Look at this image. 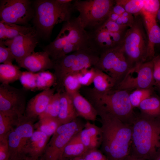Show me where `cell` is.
Listing matches in <instances>:
<instances>
[{
    "label": "cell",
    "instance_id": "11",
    "mask_svg": "<svg viewBox=\"0 0 160 160\" xmlns=\"http://www.w3.org/2000/svg\"><path fill=\"white\" fill-rule=\"evenodd\" d=\"M35 11L29 0H1V20L22 25H27L33 18Z\"/></svg>",
    "mask_w": 160,
    "mask_h": 160
},
{
    "label": "cell",
    "instance_id": "31",
    "mask_svg": "<svg viewBox=\"0 0 160 160\" xmlns=\"http://www.w3.org/2000/svg\"><path fill=\"white\" fill-rule=\"evenodd\" d=\"M61 93L57 92L54 94L44 111L39 116V119L45 117L57 119L60 108Z\"/></svg>",
    "mask_w": 160,
    "mask_h": 160
},
{
    "label": "cell",
    "instance_id": "18",
    "mask_svg": "<svg viewBox=\"0 0 160 160\" xmlns=\"http://www.w3.org/2000/svg\"><path fill=\"white\" fill-rule=\"evenodd\" d=\"M55 90V87L49 88L32 97L26 105L25 115L28 118L36 119L44 111Z\"/></svg>",
    "mask_w": 160,
    "mask_h": 160
},
{
    "label": "cell",
    "instance_id": "44",
    "mask_svg": "<svg viewBox=\"0 0 160 160\" xmlns=\"http://www.w3.org/2000/svg\"><path fill=\"white\" fill-rule=\"evenodd\" d=\"M24 160H40L39 159H36L33 158L29 156H26Z\"/></svg>",
    "mask_w": 160,
    "mask_h": 160
},
{
    "label": "cell",
    "instance_id": "35",
    "mask_svg": "<svg viewBox=\"0 0 160 160\" xmlns=\"http://www.w3.org/2000/svg\"><path fill=\"white\" fill-rule=\"evenodd\" d=\"M108 19L115 22L120 25L125 26L129 28L132 25L135 19L133 15L126 11L119 15L111 12Z\"/></svg>",
    "mask_w": 160,
    "mask_h": 160
},
{
    "label": "cell",
    "instance_id": "25",
    "mask_svg": "<svg viewBox=\"0 0 160 160\" xmlns=\"http://www.w3.org/2000/svg\"><path fill=\"white\" fill-rule=\"evenodd\" d=\"M138 108L142 116L152 118L160 117V98L153 95L142 102Z\"/></svg>",
    "mask_w": 160,
    "mask_h": 160
},
{
    "label": "cell",
    "instance_id": "28",
    "mask_svg": "<svg viewBox=\"0 0 160 160\" xmlns=\"http://www.w3.org/2000/svg\"><path fill=\"white\" fill-rule=\"evenodd\" d=\"M22 116L0 112V138L7 136L17 125Z\"/></svg>",
    "mask_w": 160,
    "mask_h": 160
},
{
    "label": "cell",
    "instance_id": "12",
    "mask_svg": "<svg viewBox=\"0 0 160 160\" xmlns=\"http://www.w3.org/2000/svg\"><path fill=\"white\" fill-rule=\"evenodd\" d=\"M153 69V60L130 69L123 79L114 89L132 91L136 89L153 87L156 84Z\"/></svg>",
    "mask_w": 160,
    "mask_h": 160
},
{
    "label": "cell",
    "instance_id": "5",
    "mask_svg": "<svg viewBox=\"0 0 160 160\" xmlns=\"http://www.w3.org/2000/svg\"><path fill=\"white\" fill-rule=\"evenodd\" d=\"M85 90L87 100L93 106L101 107L123 122L132 125L137 114L129 98L131 91L113 89L105 92H100L93 88Z\"/></svg>",
    "mask_w": 160,
    "mask_h": 160
},
{
    "label": "cell",
    "instance_id": "34",
    "mask_svg": "<svg viewBox=\"0 0 160 160\" xmlns=\"http://www.w3.org/2000/svg\"><path fill=\"white\" fill-rule=\"evenodd\" d=\"M78 73L68 74L64 79L63 87L65 92L69 95L79 92L81 87L79 79Z\"/></svg>",
    "mask_w": 160,
    "mask_h": 160
},
{
    "label": "cell",
    "instance_id": "7",
    "mask_svg": "<svg viewBox=\"0 0 160 160\" xmlns=\"http://www.w3.org/2000/svg\"><path fill=\"white\" fill-rule=\"evenodd\" d=\"M115 3L113 0H77L73 2L75 10L79 13L78 17L82 25L89 30L108 19Z\"/></svg>",
    "mask_w": 160,
    "mask_h": 160
},
{
    "label": "cell",
    "instance_id": "47",
    "mask_svg": "<svg viewBox=\"0 0 160 160\" xmlns=\"http://www.w3.org/2000/svg\"><path fill=\"white\" fill-rule=\"evenodd\" d=\"M71 160H74L73 159H71Z\"/></svg>",
    "mask_w": 160,
    "mask_h": 160
},
{
    "label": "cell",
    "instance_id": "10",
    "mask_svg": "<svg viewBox=\"0 0 160 160\" xmlns=\"http://www.w3.org/2000/svg\"><path fill=\"white\" fill-rule=\"evenodd\" d=\"M36 119L25 115L22 116L17 125L7 135L11 160H24L26 156L24 150L28 139L34 132Z\"/></svg>",
    "mask_w": 160,
    "mask_h": 160
},
{
    "label": "cell",
    "instance_id": "9",
    "mask_svg": "<svg viewBox=\"0 0 160 160\" xmlns=\"http://www.w3.org/2000/svg\"><path fill=\"white\" fill-rule=\"evenodd\" d=\"M93 67L110 76L116 85L123 79L131 69L121 45L101 53Z\"/></svg>",
    "mask_w": 160,
    "mask_h": 160
},
{
    "label": "cell",
    "instance_id": "36",
    "mask_svg": "<svg viewBox=\"0 0 160 160\" xmlns=\"http://www.w3.org/2000/svg\"><path fill=\"white\" fill-rule=\"evenodd\" d=\"M160 7L159 0H144L141 15L143 16L155 17Z\"/></svg>",
    "mask_w": 160,
    "mask_h": 160
},
{
    "label": "cell",
    "instance_id": "32",
    "mask_svg": "<svg viewBox=\"0 0 160 160\" xmlns=\"http://www.w3.org/2000/svg\"><path fill=\"white\" fill-rule=\"evenodd\" d=\"M153 87L145 89H138L131 91L129 98L133 108H137L140 103L146 99L153 95Z\"/></svg>",
    "mask_w": 160,
    "mask_h": 160
},
{
    "label": "cell",
    "instance_id": "4",
    "mask_svg": "<svg viewBox=\"0 0 160 160\" xmlns=\"http://www.w3.org/2000/svg\"><path fill=\"white\" fill-rule=\"evenodd\" d=\"M90 48L88 31L78 17L64 22L56 38L43 47L52 61L76 51Z\"/></svg>",
    "mask_w": 160,
    "mask_h": 160
},
{
    "label": "cell",
    "instance_id": "1",
    "mask_svg": "<svg viewBox=\"0 0 160 160\" xmlns=\"http://www.w3.org/2000/svg\"><path fill=\"white\" fill-rule=\"evenodd\" d=\"M101 124V149L108 160H123L129 155L132 125L125 123L103 108L94 106Z\"/></svg>",
    "mask_w": 160,
    "mask_h": 160
},
{
    "label": "cell",
    "instance_id": "13",
    "mask_svg": "<svg viewBox=\"0 0 160 160\" xmlns=\"http://www.w3.org/2000/svg\"><path fill=\"white\" fill-rule=\"evenodd\" d=\"M26 90L9 84L0 85V112L25 115L26 107Z\"/></svg>",
    "mask_w": 160,
    "mask_h": 160
},
{
    "label": "cell",
    "instance_id": "39",
    "mask_svg": "<svg viewBox=\"0 0 160 160\" xmlns=\"http://www.w3.org/2000/svg\"><path fill=\"white\" fill-rule=\"evenodd\" d=\"M82 156L86 160H108L106 156L97 149L88 150Z\"/></svg>",
    "mask_w": 160,
    "mask_h": 160
},
{
    "label": "cell",
    "instance_id": "22",
    "mask_svg": "<svg viewBox=\"0 0 160 160\" xmlns=\"http://www.w3.org/2000/svg\"><path fill=\"white\" fill-rule=\"evenodd\" d=\"M78 114L70 95L65 91L61 92L60 108L57 119L62 124L69 123L77 118Z\"/></svg>",
    "mask_w": 160,
    "mask_h": 160
},
{
    "label": "cell",
    "instance_id": "8",
    "mask_svg": "<svg viewBox=\"0 0 160 160\" xmlns=\"http://www.w3.org/2000/svg\"><path fill=\"white\" fill-rule=\"evenodd\" d=\"M85 124L77 119L60 126L47 143L40 160H64V148L70 140L84 128Z\"/></svg>",
    "mask_w": 160,
    "mask_h": 160
},
{
    "label": "cell",
    "instance_id": "21",
    "mask_svg": "<svg viewBox=\"0 0 160 160\" xmlns=\"http://www.w3.org/2000/svg\"><path fill=\"white\" fill-rule=\"evenodd\" d=\"M78 116L88 121H95L98 116L97 112L91 103L79 92L69 95Z\"/></svg>",
    "mask_w": 160,
    "mask_h": 160
},
{
    "label": "cell",
    "instance_id": "41",
    "mask_svg": "<svg viewBox=\"0 0 160 160\" xmlns=\"http://www.w3.org/2000/svg\"><path fill=\"white\" fill-rule=\"evenodd\" d=\"M153 63V76L156 84L160 83V56H155Z\"/></svg>",
    "mask_w": 160,
    "mask_h": 160
},
{
    "label": "cell",
    "instance_id": "14",
    "mask_svg": "<svg viewBox=\"0 0 160 160\" xmlns=\"http://www.w3.org/2000/svg\"><path fill=\"white\" fill-rule=\"evenodd\" d=\"M126 31L113 32L99 25L87 31L89 47L100 55L107 50L121 45Z\"/></svg>",
    "mask_w": 160,
    "mask_h": 160
},
{
    "label": "cell",
    "instance_id": "46",
    "mask_svg": "<svg viewBox=\"0 0 160 160\" xmlns=\"http://www.w3.org/2000/svg\"><path fill=\"white\" fill-rule=\"evenodd\" d=\"M154 160H160V154H159Z\"/></svg>",
    "mask_w": 160,
    "mask_h": 160
},
{
    "label": "cell",
    "instance_id": "17",
    "mask_svg": "<svg viewBox=\"0 0 160 160\" xmlns=\"http://www.w3.org/2000/svg\"><path fill=\"white\" fill-rule=\"evenodd\" d=\"M19 66L32 72H38L53 69V63L48 53L34 51L17 63Z\"/></svg>",
    "mask_w": 160,
    "mask_h": 160
},
{
    "label": "cell",
    "instance_id": "40",
    "mask_svg": "<svg viewBox=\"0 0 160 160\" xmlns=\"http://www.w3.org/2000/svg\"><path fill=\"white\" fill-rule=\"evenodd\" d=\"M7 136L0 138V160L9 159V150Z\"/></svg>",
    "mask_w": 160,
    "mask_h": 160
},
{
    "label": "cell",
    "instance_id": "24",
    "mask_svg": "<svg viewBox=\"0 0 160 160\" xmlns=\"http://www.w3.org/2000/svg\"><path fill=\"white\" fill-rule=\"evenodd\" d=\"M80 132L75 135L65 147L63 153L64 160L82 156L88 150L81 140Z\"/></svg>",
    "mask_w": 160,
    "mask_h": 160
},
{
    "label": "cell",
    "instance_id": "38",
    "mask_svg": "<svg viewBox=\"0 0 160 160\" xmlns=\"http://www.w3.org/2000/svg\"><path fill=\"white\" fill-rule=\"evenodd\" d=\"M15 60V58L10 49L4 44L2 41L0 40V63L12 64Z\"/></svg>",
    "mask_w": 160,
    "mask_h": 160
},
{
    "label": "cell",
    "instance_id": "45",
    "mask_svg": "<svg viewBox=\"0 0 160 160\" xmlns=\"http://www.w3.org/2000/svg\"><path fill=\"white\" fill-rule=\"evenodd\" d=\"M73 159L74 160H86L83 156L76 157Z\"/></svg>",
    "mask_w": 160,
    "mask_h": 160
},
{
    "label": "cell",
    "instance_id": "43",
    "mask_svg": "<svg viewBox=\"0 0 160 160\" xmlns=\"http://www.w3.org/2000/svg\"><path fill=\"white\" fill-rule=\"evenodd\" d=\"M156 20L157 22H159L160 23V7L158 10L156 15Z\"/></svg>",
    "mask_w": 160,
    "mask_h": 160
},
{
    "label": "cell",
    "instance_id": "15",
    "mask_svg": "<svg viewBox=\"0 0 160 160\" xmlns=\"http://www.w3.org/2000/svg\"><path fill=\"white\" fill-rule=\"evenodd\" d=\"M36 30L2 41L12 51L17 63L34 51L38 43Z\"/></svg>",
    "mask_w": 160,
    "mask_h": 160
},
{
    "label": "cell",
    "instance_id": "42",
    "mask_svg": "<svg viewBox=\"0 0 160 160\" xmlns=\"http://www.w3.org/2000/svg\"><path fill=\"white\" fill-rule=\"evenodd\" d=\"M123 160H146L145 159L136 157L133 156L129 155L126 156Z\"/></svg>",
    "mask_w": 160,
    "mask_h": 160
},
{
    "label": "cell",
    "instance_id": "3",
    "mask_svg": "<svg viewBox=\"0 0 160 160\" xmlns=\"http://www.w3.org/2000/svg\"><path fill=\"white\" fill-rule=\"evenodd\" d=\"M71 0H37L33 4L35 15L33 22L38 36L46 39L50 36L57 24L71 18L75 10Z\"/></svg>",
    "mask_w": 160,
    "mask_h": 160
},
{
    "label": "cell",
    "instance_id": "20",
    "mask_svg": "<svg viewBox=\"0 0 160 160\" xmlns=\"http://www.w3.org/2000/svg\"><path fill=\"white\" fill-rule=\"evenodd\" d=\"M147 30L148 38V61L155 57V47L160 46V27L157 23L156 18L148 16L143 17Z\"/></svg>",
    "mask_w": 160,
    "mask_h": 160
},
{
    "label": "cell",
    "instance_id": "29",
    "mask_svg": "<svg viewBox=\"0 0 160 160\" xmlns=\"http://www.w3.org/2000/svg\"><path fill=\"white\" fill-rule=\"evenodd\" d=\"M61 125L57 118L45 117L39 119V121L34 124V127L36 130L44 133L49 137Z\"/></svg>",
    "mask_w": 160,
    "mask_h": 160
},
{
    "label": "cell",
    "instance_id": "26",
    "mask_svg": "<svg viewBox=\"0 0 160 160\" xmlns=\"http://www.w3.org/2000/svg\"><path fill=\"white\" fill-rule=\"evenodd\" d=\"M95 68V74L93 82V88L100 92H105L114 89L116 85L114 80L103 71Z\"/></svg>",
    "mask_w": 160,
    "mask_h": 160
},
{
    "label": "cell",
    "instance_id": "23",
    "mask_svg": "<svg viewBox=\"0 0 160 160\" xmlns=\"http://www.w3.org/2000/svg\"><path fill=\"white\" fill-rule=\"evenodd\" d=\"M34 27L22 25L0 21V40L11 39L17 36L25 34L35 30Z\"/></svg>",
    "mask_w": 160,
    "mask_h": 160
},
{
    "label": "cell",
    "instance_id": "30",
    "mask_svg": "<svg viewBox=\"0 0 160 160\" xmlns=\"http://www.w3.org/2000/svg\"><path fill=\"white\" fill-rule=\"evenodd\" d=\"M102 134L100 127L87 121L85 124L84 129L79 132L81 140L89 150L90 140L94 136Z\"/></svg>",
    "mask_w": 160,
    "mask_h": 160
},
{
    "label": "cell",
    "instance_id": "37",
    "mask_svg": "<svg viewBox=\"0 0 160 160\" xmlns=\"http://www.w3.org/2000/svg\"><path fill=\"white\" fill-rule=\"evenodd\" d=\"M95 74V68L93 67L89 69H84L79 73V79L81 85L88 86L93 83Z\"/></svg>",
    "mask_w": 160,
    "mask_h": 160
},
{
    "label": "cell",
    "instance_id": "6",
    "mask_svg": "<svg viewBox=\"0 0 160 160\" xmlns=\"http://www.w3.org/2000/svg\"><path fill=\"white\" fill-rule=\"evenodd\" d=\"M132 25L127 29L121 47L131 69L148 61V38L143 23L138 16Z\"/></svg>",
    "mask_w": 160,
    "mask_h": 160
},
{
    "label": "cell",
    "instance_id": "27",
    "mask_svg": "<svg viewBox=\"0 0 160 160\" xmlns=\"http://www.w3.org/2000/svg\"><path fill=\"white\" fill-rule=\"evenodd\" d=\"M22 73L20 67L16 65L0 64V82L1 84H9L19 80Z\"/></svg>",
    "mask_w": 160,
    "mask_h": 160
},
{
    "label": "cell",
    "instance_id": "33",
    "mask_svg": "<svg viewBox=\"0 0 160 160\" xmlns=\"http://www.w3.org/2000/svg\"><path fill=\"white\" fill-rule=\"evenodd\" d=\"M116 2L122 6L128 13L135 16L141 15L144 0H116Z\"/></svg>",
    "mask_w": 160,
    "mask_h": 160
},
{
    "label": "cell",
    "instance_id": "2",
    "mask_svg": "<svg viewBox=\"0 0 160 160\" xmlns=\"http://www.w3.org/2000/svg\"><path fill=\"white\" fill-rule=\"evenodd\" d=\"M132 128L129 154L146 160H154L160 154V117L137 115Z\"/></svg>",
    "mask_w": 160,
    "mask_h": 160
},
{
    "label": "cell",
    "instance_id": "19",
    "mask_svg": "<svg viewBox=\"0 0 160 160\" xmlns=\"http://www.w3.org/2000/svg\"><path fill=\"white\" fill-rule=\"evenodd\" d=\"M49 137L44 133L34 131L28 139L24 150L26 156L38 159L41 157L48 143Z\"/></svg>",
    "mask_w": 160,
    "mask_h": 160
},
{
    "label": "cell",
    "instance_id": "16",
    "mask_svg": "<svg viewBox=\"0 0 160 160\" xmlns=\"http://www.w3.org/2000/svg\"><path fill=\"white\" fill-rule=\"evenodd\" d=\"M19 80L24 89L31 91H43L52 86L55 87L56 84L54 73L49 71L35 73L23 71Z\"/></svg>",
    "mask_w": 160,
    "mask_h": 160
}]
</instances>
